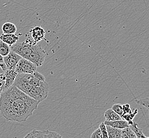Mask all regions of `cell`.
I'll use <instances>...</instances> for the list:
<instances>
[{"label": "cell", "instance_id": "6da1fadb", "mask_svg": "<svg viewBox=\"0 0 149 138\" xmlns=\"http://www.w3.org/2000/svg\"><path fill=\"white\" fill-rule=\"evenodd\" d=\"M40 102L13 84L1 95L0 112L6 121L24 122L33 115Z\"/></svg>", "mask_w": 149, "mask_h": 138}, {"label": "cell", "instance_id": "7a4b0ae2", "mask_svg": "<svg viewBox=\"0 0 149 138\" xmlns=\"http://www.w3.org/2000/svg\"><path fill=\"white\" fill-rule=\"evenodd\" d=\"M11 51L34 63L37 67L43 65L47 52L33 39L27 38L24 42L11 46Z\"/></svg>", "mask_w": 149, "mask_h": 138}, {"label": "cell", "instance_id": "3957f363", "mask_svg": "<svg viewBox=\"0 0 149 138\" xmlns=\"http://www.w3.org/2000/svg\"><path fill=\"white\" fill-rule=\"evenodd\" d=\"M48 90V84L47 82H46L40 86L32 87L27 95L36 100L41 102L47 97Z\"/></svg>", "mask_w": 149, "mask_h": 138}, {"label": "cell", "instance_id": "277c9868", "mask_svg": "<svg viewBox=\"0 0 149 138\" xmlns=\"http://www.w3.org/2000/svg\"><path fill=\"white\" fill-rule=\"evenodd\" d=\"M37 66L28 60L22 58L18 62L15 71L18 73H31L36 71Z\"/></svg>", "mask_w": 149, "mask_h": 138}, {"label": "cell", "instance_id": "5b68a950", "mask_svg": "<svg viewBox=\"0 0 149 138\" xmlns=\"http://www.w3.org/2000/svg\"><path fill=\"white\" fill-rule=\"evenodd\" d=\"M62 137L56 132L49 131L48 130H33L24 137L25 138H62Z\"/></svg>", "mask_w": 149, "mask_h": 138}, {"label": "cell", "instance_id": "8992f818", "mask_svg": "<svg viewBox=\"0 0 149 138\" xmlns=\"http://www.w3.org/2000/svg\"><path fill=\"white\" fill-rule=\"evenodd\" d=\"M22 58L20 55L11 51L7 56L4 57V61L8 69L15 70L18 62Z\"/></svg>", "mask_w": 149, "mask_h": 138}, {"label": "cell", "instance_id": "52a82bcc", "mask_svg": "<svg viewBox=\"0 0 149 138\" xmlns=\"http://www.w3.org/2000/svg\"><path fill=\"white\" fill-rule=\"evenodd\" d=\"M18 74V73L16 72L15 70L11 69H8L4 72V75L6 77V84L4 91L8 89L10 87H11L14 84L15 78Z\"/></svg>", "mask_w": 149, "mask_h": 138}, {"label": "cell", "instance_id": "ba28073f", "mask_svg": "<svg viewBox=\"0 0 149 138\" xmlns=\"http://www.w3.org/2000/svg\"><path fill=\"white\" fill-rule=\"evenodd\" d=\"M30 33L33 39L36 42H39L43 39L46 40L45 30L43 29V28L39 26L33 27L30 30Z\"/></svg>", "mask_w": 149, "mask_h": 138}, {"label": "cell", "instance_id": "9c48e42d", "mask_svg": "<svg viewBox=\"0 0 149 138\" xmlns=\"http://www.w3.org/2000/svg\"><path fill=\"white\" fill-rule=\"evenodd\" d=\"M0 39L1 40L8 44L9 46H11L17 42V41L19 39V37L15 33L6 34L3 33L0 35Z\"/></svg>", "mask_w": 149, "mask_h": 138}, {"label": "cell", "instance_id": "30bf717a", "mask_svg": "<svg viewBox=\"0 0 149 138\" xmlns=\"http://www.w3.org/2000/svg\"><path fill=\"white\" fill-rule=\"evenodd\" d=\"M104 123L106 125L112 126L119 129H123L124 128L130 126L128 122L124 119H122L120 120L111 121L105 120Z\"/></svg>", "mask_w": 149, "mask_h": 138}, {"label": "cell", "instance_id": "8fae6325", "mask_svg": "<svg viewBox=\"0 0 149 138\" xmlns=\"http://www.w3.org/2000/svg\"><path fill=\"white\" fill-rule=\"evenodd\" d=\"M108 138H122V129L106 125Z\"/></svg>", "mask_w": 149, "mask_h": 138}, {"label": "cell", "instance_id": "7c38bea8", "mask_svg": "<svg viewBox=\"0 0 149 138\" xmlns=\"http://www.w3.org/2000/svg\"><path fill=\"white\" fill-rule=\"evenodd\" d=\"M104 116L105 118V120L108 121H111L120 120L123 119L118 114H117L115 112L113 111L112 108L108 109L106 110L104 113Z\"/></svg>", "mask_w": 149, "mask_h": 138}, {"label": "cell", "instance_id": "4fadbf2b", "mask_svg": "<svg viewBox=\"0 0 149 138\" xmlns=\"http://www.w3.org/2000/svg\"><path fill=\"white\" fill-rule=\"evenodd\" d=\"M2 30L4 33L12 34L16 33L17 28L14 24L11 22H6L2 26Z\"/></svg>", "mask_w": 149, "mask_h": 138}, {"label": "cell", "instance_id": "5bb4252c", "mask_svg": "<svg viewBox=\"0 0 149 138\" xmlns=\"http://www.w3.org/2000/svg\"><path fill=\"white\" fill-rule=\"evenodd\" d=\"M11 51V46L1 40L0 42V54H1L3 57H5L7 56Z\"/></svg>", "mask_w": 149, "mask_h": 138}, {"label": "cell", "instance_id": "9a60e30c", "mask_svg": "<svg viewBox=\"0 0 149 138\" xmlns=\"http://www.w3.org/2000/svg\"><path fill=\"white\" fill-rule=\"evenodd\" d=\"M138 113V109H135L134 111L131 114H124L122 117L123 119L126 121L130 125H132L133 124L134 122L133 121L136 115Z\"/></svg>", "mask_w": 149, "mask_h": 138}, {"label": "cell", "instance_id": "2e32d148", "mask_svg": "<svg viewBox=\"0 0 149 138\" xmlns=\"http://www.w3.org/2000/svg\"><path fill=\"white\" fill-rule=\"evenodd\" d=\"M130 127L134 131L136 138H147V137L144 135L142 130L138 128V124L134 122L133 125H130Z\"/></svg>", "mask_w": 149, "mask_h": 138}, {"label": "cell", "instance_id": "e0dca14e", "mask_svg": "<svg viewBox=\"0 0 149 138\" xmlns=\"http://www.w3.org/2000/svg\"><path fill=\"white\" fill-rule=\"evenodd\" d=\"M136 138L134 131L129 126L122 129V138Z\"/></svg>", "mask_w": 149, "mask_h": 138}, {"label": "cell", "instance_id": "ac0fdd59", "mask_svg": "<svg viewBox=\"0 0 149 138\" xmlns=\"http://www.w3.org/2000/svg\"><path fill=\"white\" fill-rule=\"evenodd\" d=\"M111 108L117 114H118L121 117L123 115L124 112H123V105H121L120 104H114L112 106Z\"/></svg>", "mask_w": 149, "mask_h": 138}, {"label": "cell", "instance_id": "d6986e66", "mask_svg": "<svg viewBox=\"0 0 149 138\" xmlns=\"http://www.w3.org/2000/svg\"><path fill=\"white\" fill-rule=\"evenodd\" d=\"M136 102L139 105L143 106L144 107H146L149 112V98H146L144 99H140V100H136Z\"/></svg>", "mask_w": 149, "mask_h": 138}, {"label": "cell", "instance_id": "ffe728a7", "mask_svg": "<svg viewBox=\"0 0 149 138\" xmlns=\"http://www.w3.org/2000/svg\"><path fill=\"white\" fill-rule=\"evenodd\" d=\"M6 84V77L4 73L0 75V96L4 90V87Z\"/></svg>", "mask_w": 149, "mask_h": 138}, {"label": "cell", "instance_id": "44dd1931", "mask_svg": "<svg viewBox=\"0 0 149 138\" xmlns=\"http://www.w3.org/2000/svg\"><path fill=\"white\" fill-rule=\"evenodd\" d=\"M101 131H102V134L103 135V138H108V135L107 130V126L105 124L104 122H102L99 127Z\"/></svg>", "mask_w": 149, "mask_h": 138}, {"label": "cell", "instance_id": "7402d4cb", "mask_svg": "<svg viewBox=\"0 0 149 138\" xmlns=\"http://www.w3.org/2000/svg\"><path fill=\"white\" fill-rule=\"evenodd\" d=\"M90 137L91 138H103V135L102 134V131L99 128L95 130V131L92 133Z\"/></svg>", "mask_w": 149, "mask_h": 138}, {"label": "cell", "instance_id": "603a6c76", "mask_svg": "<svg viewBox=\"0 0 149 138\" xmlns=\"http://www.w3.org/2000/svg\"><path fill=\"white\" fill-rule=\"evenodd\" d=\"M123 109L124 114H131L132 113H133L130 105L129 104H125L123 105Z\"/></svg>", "mask_w": 149, "mask_h": 138}, {"label": "cell", "instance_id": "cb8c5ba5", "mask_svg": "<svg viewBox=\"0 0 149 138\" xmlns=\"http://www.w3.org/2000/svg\"><path fill=\"white\" fill-rule=\"evenodd\" d=\"M0 66H1V68H2L4 72L8 69L7 66L4 61V57L1 54H0Z\"/></svg>", "mask_w": 149, "mask_h": 138}, {"label": "cell", "instance_id": "d4e9b609", "mask_svg": "<svg viewBox=\"0 0 149 138\" xmlns=\"http://www.w3.org/2000/svg\"><path fill=\"white\" fill-rule=\"evenodd\" d=\"M3 73H4V71H3V69L1 68V66H0V75H2Z\"/></svg>", "mask_w": 149, "mask_h": 138}]
</instances>
